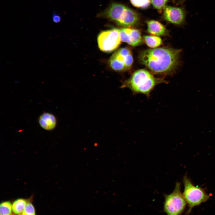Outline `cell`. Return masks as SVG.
I'll use <instances>...</instances> for the list:
<instances>
[{
    "label": "cell",
    "instance_id": "cell-18",
    "mask_svg": "<svg viewBox=\"0 0 215 215\" xmlns=\"http://www.w3.org/2000/svg\"><path fill=\"white\" fill-rule=\"evenodd\" d=\"M153 7L157 10H161L165 6L167 0H150Z\"/></svg>",
    "mask_w": 215,
    "mask_h": 215
},
{
    "label": "cell",
    "instance_id": "cell-20",
    "mask_svg": "<svg viewBox=\"0 0 215 215\" xmlns=\"http://www.w3.org/2000/svg\"><path fill=\"white\" fill-rule=\"evenodd\" d=\"M186 0H179L177 2L178 4H183Z\"/></svg>",
    "mask_w": 215,
    "mask_h": 215
},
{
    "label": "cell",
    "instance_id": "cell-5",
    "mask_svg": "<svg viewBox=\"0 0 215 215\" xmlns=\"http://www.w3.org/2000/svg\"><path fill=\"white\" fill-rule=\"evenodd\" d=\"M119 29L114 28L101 32L98 35L97 42L100 50L110 53L118 48L121 42Z\"/></svg>",
    "mask_w": 215,
    "mask_h": 215
},
{
    "label": "cell",
    "instance_id": "cell-12",
    "mask_svg": "<svg viewBox=\"0 0 215 215\" xmlns=\"http://www.w3.org/2000/svg\"><path fill=\"white\" fill-rule=\"evenodd\" d=\"M147 31L151 34L155 36H162L167 33V30L164 25L158 21L150 20L147 21Z\"/></svg>",
    "mask_w": 215,
    "mask_h": 215
},
{
    "label": "cell",
    "instance_id": "cell-1",
    "mask_svg": "<svg viewBox=\"0 0 215 215\" xmlns=\"http://www.w3.org/2000/svg\"><path fill=\"white\" fill-rule=\"evenodd\" d=\"M181 49L155 48L143 51L139 60L153 72L167 73L174 72L180 65Z\"/></svg>",
    "mask_w": 215,
    "mask_h": 215
},
{
    "label": "cell",
    "instance_id": "cell-6",
    "mask_svg": "<svg viewBox=\"0 0 215 215\" xmlns=\"http://www.w3.org/2000/svg\"><path fill=\"white\" fill-rule=\"evenodd\" d=\"M133 62L131 51L127 47L121 48L116 51L109 60V64L112 68L118 71L129 69Z\"/></svg>",
    "mask_w": 215,
    "mask_h": 215
},
{
    "label": "cell",
    "instance_id": "cell-9",
    "mask_svg": "<svg viewBox=\"0 0 215 215\" xmlns=\"http://www.w3.org/2000/svg\"><path fill=\"white\" fill-rule=\"evenodd\" d=\"M139 19L137 13L126 7L117 24L119 25L125 27L131 26L137 23Z\"/></svg>",
    "mask_w": 215,
    "mask_h": 215
},
{
    "label": "cell",
    "instance_id": "cell-4",
    "mask_svg": "<svg viewBox=\"0 0 215 215\" xmlns=\"http://www.w3.org/2000/svg\"><path fill=\"white\" fill-rule=\"evenodd\" d=\"M164 211L169 215L180 214L184 211L187 203L180 191V183L177 182L173 192L165 194Z\"/></svg>",
    "mask_w": 215,
    "mask_h": 215
},
{
    "label": "cell",
    "instance_id": "cell-13",
    "mask_svg": "<svg viewBox=\"0 0 215 215\" xmlns=\"http://www.w3.org/2000/svg\"><path fill=\"white\" fill-rule=\"evenodd\" d=\"M28 201L23 199H18L12 204L13 211L17 214H22Z\"/></svg>",
    "mask_w": 215,
    "mask_h": 215
},
{
    "label": "cell",
    "instance_id": "cell-3",
    "mask_svg": "<svg viewBox=\"0 0 215 215\" xmlns=\"http://www.w3.org/2000/svg\"><path fill=\"white\" fill-rule=\"evenodd\" d=\"M183 181L184 190L183 195L188 205L187 214H189L194 207L207 201L209 196L202 188L194 185L187 175L184 176Z\"/></svg>",
    "mask_w": 215,
    "mask_h": 215
},
{
    "label": "cell",
    "instance_id": "cell-19",
    "mask_svg": "<svg viewBox=\"0 0 215 215\" xmlns=\"http://www.w3.org/2000/svg\"><path fill=\"white\" fill-rule=\"evenodd\" d=\"M52 19L54 22L57 23H59L61 21V18L56 12H53L52 15Z\"/></svg>",
    "mask_w": 215,
    "mask_h": 215
},
{
    "label": "cell",
    "instance_id": "cell-8",
    "mask_svg": "<svg viewBox=\"0 0 215 215\" xmlns=\"http://www.w3.org/2000/svg\"><path fill=\"white\" fill-rule=\"evenodd\" d=\"M119 30L121 41L133 46L140 45L142 43L141 33L138 30L126 27Z\"/></svg>",
    "mask_w": 215,
    "mask_h": 215
},
{
    "label": "cell",
    "instance_id": "cell-21",
    "mask_svg": "<svg viewBox=\"0 0 215 215\" xmlns=\"http://www.w3.org/2000/svg\"><path fill=\"white\" fill-rule=\"evenodd\" d=\"M172 1L173 2H174L175 1V0H172Z\"/></svg>",
    "mask_w": 215,
    "mask_h": 215
},
{
    "label": "cell",
    "instance_id": "cell-7",
    "mask_svg": "<svg viewBox=\"0 0 215 215\" xmlns=\"http://www.w3.org/2000/svg\"><path fill=\"white\" fill-rule=\"evenodd\" d=\"M163 9V16L167 21L176 25L185 22L186 12L183 8L165 6Z\"/></svg>",
    "mask_w": 215,
    "mask_h": 215
},
{
    "label": "cell",
    "instance_id": "cell-2",
    "mask_svg": "<svg viewBox=\"0 0 215 215\" xmlns=\"http://www.w3.org/2000/svg\"><path fill=\"white\" fill-rule=\"evenodd\" d=\"M162 81L145 69L135 71L123 86L130 89L133 94L141 93L148 97L154 87Z\"/></svg>",
    "mask_w": 215,
    "mask_h": 215
},
{
    "label": "cell",
    "instance_id": "cell-17",
    "mask_svg": "<svg viewBox=\"0 0 215 215\" xmlns=\"http://www.w3.org/2000/svg\"><path fill=\"white\" fill-rule=\"evenodd\" d=\"M35 214V211L33 205L30 201H28L22 215H33Z\"/></svg>",
    "mask_w": 215,
    "mask_h": 215
},
{
    "label": "cell",
    "instance_id": "cell-10",
    "mask_svg": "<svg viewBox=\"0 0 215 215\" xmlns=\"http://www.w3.org/2000/svg\"><path fill=\"white\" fill-rule=\"evenodd\" d=\"M40 127L46 130H51L55 129L57 125V119L52 113L45 112L42 114L38 118Z\"/></svg>",
    "mask_w": 215,
    "mask_h": 215
},
{
    "label": "cell",
    "instance_id": "cell-11",
    "mask_svg": "<svg viewBox=\"0 0 215 215\" xmlns=\"http://www.w3.org/2000/svg\"><path fill=\"white\" fill-rule=\"evenodd\" d=\"M126 7L120 4L113 3L105 12V15L108 18L117 23Z\"/></svg>",
    "mask_w": 215,
    "mask_h": 215
},
{
    "label": "cell",
    "instance_id": "cell-16",
    "mask_svg": "<svg viewBox=\"0 0 215 215\" xmlns=\"http://www.w3.org/2000/svg\"><path fill=\"white\" fill-rule=\"evenodd\" d=\"M132 4L134 6L141 8H146L150 5V0H130Z\"/></svg>",
    "mask_w": 215,
    "mask_h": 215
},
{
    "label": "cell",
    "instance_id": "cell-14",
    "mask_svg": "<svg viewBox=\"0 0 215 215\" xmlns=\"http://www.w3.org/2000/svg\"><path fill=\"white\" fill-rule=\"evenodd\" d=\"M143 38L147 46L152 48L157 47L162 43L161 38L157 36L146 35L143 36Z\"/></svg>",
    "mask_w": 215,
    "mask_h": 215
},
{
    "label": "cell",
    "instance_id": "cell-15",
    "mask_svg": "<svg viewBox=\"0 0 215 215\" xmlns=\"http://www.w3.org/2000/svg\"><path fill=\"white\" fill-rule=\"evenodd\" d=\"M12 204L9 201L1 203L0 205L1 215H11L12 214Z\"/></svg>",
    "mask_w": 215,
    "mask_h": 215
}]
</instances>
